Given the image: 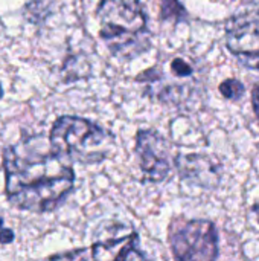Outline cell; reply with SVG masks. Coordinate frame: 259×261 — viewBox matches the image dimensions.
<instances>
[{
	"instance_id": "6da1fadb",
	"label": "cell",
	"mask_w": 259,
	"mask_h": 261,
	"mask_svg": "<svg viewBox=\"0 0 259 261\" xmlns=\"http://www.w3.org/2000/svg\"><path fill=\"white\" fill-rule=\"evenodd\" d=\"M38 145L40 139L32 138L6 148V196L18 210L49 213L72 191L75 173L52 148L43 151Z\"/></svg>"
},
{
	"instance_id": "7a4b0ae2",
	"label": "cell",
	"mask_w": 259,
	"mask_h": 261,
	"mask_svg": "<svg viewBox=\"0 0 259 261\" xmlns=\"http://www.w3.org/2000/svg\"><path fill=\"white\" fill-rule=\"evenodd\" d=\"M99 34L108 49L130 58L140 54L147 38V15L139 0H99Z\"/></svg>"
},
{
	"instance_id": "3957f363",
	"label": "cell",
	"mask_w": 259,
	"mask_h": 261,
	"mask_svg": "<svg viewBox=\"0 0 259 261\" xmlns=\"http://www.w3.org/2000/svg\"><path fill=\"white\" fill-rule=\"evenodd\" d=\"M49 144L52 151L63 159L96 164L108 156L113 136L89 119L61 116L52 125Z\"/></svg>"
},
{
	"instance_id": "277c9868",
	"label": "cell",
	"mask_w": 259,
	"mask_h": 261,
	"mask_svg": "<svg viewBox=\"0 0 259 261\" xmlns=\"http://www.w3.org/2000/svg\"><path fill=\"white\" fill-rule=\"evenodd\" d=\"M171 249L177 261H217L218 232L209 220H191L177 228L171 237Z\"/></svg>"
},
{
	"instance_id": "5b68a950",
	"label": "cell",
	"mask_w": 259,
	"mask_h": 261,
	"mask_svg": "<svg viewBox=\"0 0 259 261\" xmlns=\"http://www.w3.org/2000/svg\"><path fill=\"white\" fill-rule=\"evenodd\" d=\"M226 41L229 50L244 66L259 70V12H247L231 20Z\"/></svg>"
},
{
	"instance_id": "8992f818",
	"label": "cell",
	"mask_w": 259,
	"mask_h": 261,
	"mask_svg": "<svg viewBox=\"0 0 259 261\" xmlns=\"http://www.w3.org/2000/svg\"><path fill=\"white\" fill-rule=\"evenodd\" d=\"M136 153L145 179L162 182L171 171L169 144L154 130H140L136 136Z\"/></svg>"
},
{
	"instance_id": "52a82bcc",
	"label": "cell",
	"mask_w": 259,
	"mask_h": 261,
	"mask_svg": "<svg viewBox=\"0 0 259 261\" xmlns=\"http://www.w3.org/2000/svg\"><path fill=\"white\" fill-rule=\"evenodd\" d=\"M137 240L139 236L134 229L119 223L111 225L95 239L92 248L93 261H124L131 249L137 248Z\"/></svg>"
},
{
	"instance_id": "ba28073f",
	"label": "cell",
	"mask_w": 259,
	"mask_h": 261,
	"mask_svg": "<svg viewBox=\"0 0 259 261\" xmlns=\"http://www.w3.org/2000/svg\"><path fill=\"white\" fill-rule=\"evenodd\" d=\"M177 167L183 177L192 180L194 184L203 187H217L221 177L220 165L202 154H189V156H179L176 159Z\"/></svg>"
},
{
	"instance_id": "9c48e42d",
	"label": "cell",
	"mask_w": 259,
	"mask_h": 261,
	"mask_svg": "<svg viewBox=\"0 0 259 261\" xmlns=\"http://www.w3.org/2000/svg\"><path fill=\"white\" fill-rule=\"evenodd\" d=\"M244 84L238 80H226L221 86H220V92L223 93L224 98L227 99H238L244 95Z\"/></svg>"
},
{
	"instance_id": "30bf717a",
	"label": "cell",
	"mask_w": 259,
	"mask_h": 261,
	"mask_svg": "<svg viewBox=\"0 0 259 261\" xmlns=\"http://www.w3.org/2000/svg\"><path fill=\"white\" fill-rule=\"evenodd\" d=\"M162 2V15L163 18H176L183 12L179 0H160Z\"/></svg>"
},
{
	"instance_id": "8fae6325",
	"label": "cell",
	"mask_w": 259,
	"mask_h": 261,
	"mask_svg": "<svg viewBox=\"0 0 259 261\" xmlns=\"http://www.w3.org/2000/svg\"><path fill=\"white\" fill-rule=\"evenodd\" d=\"M171 70L174 72V75L177 76H189L192 73V67L191 64H188L185 60L182 58H174L171 63Z\"/></svg>"
},
{
	"instance_id": "7c38bea8",
	"label": "cell",
	"mask_w": 259,
	"mask_h": 261,
	"mask_svg": "<svg viewBox=\"0 0 259 261\" xmlns=\"http://www.w3.org/2000/svg\"><path fill=\"white\" fill-rule=\"evenodd\" d=\"M124 261H148L147 260V257L137 249V248H134V249H131L130 252H128V255L125 257V260Z\"/></svg>"
},
{
	"instance_id": "4fadbf2b",
	"label": "cell",
	"mask_w": 259,
	"mask_h": 261,
	"mask_svg": "<svg viewBox=\"0 0 259 261\" xmlns=\"http://www.w3.org/2000/svg\"><path fill=\"white\" fill-rule=\"evenodd\" d=\"M11 242H14V232L11 229H0V243L8 245Z\"/></svg>"
},
{
	"instance_id": "5bb4252c",
	"label": "cell",
	"mask_w": 259,
	"mask_h": 261,
	"mask_svg": "<svg viewBox=\"0 0 259 261\" xmlns=\"http://www.w3.org/2000/svg\"><path fill=\"white\" fill-rule=\"evenodd\" d=\"M252 102H253V109H255V113L259 119V84L256 86V89L253 90V96H252Z\"/></svg>"
},
{
	"instance_id": "9a60e30c",
	"label": "cell",
	"mask_w": 259,
	"mask_h": 261,
	"mask_svg": "<svg viewBox=\"0 0 259 261\" xmlns=\"http://www.w3.org/2000/svg\"><path fill=\"white\" fill-rule=\"evenodd\" d=\"M253 213H256V217H258V222H259V203H256V205L253 206Z\"/></svg>"
},
{
	"instance_id": "2e32d148",
	"label": "cell",
	"mask_w": 259,
	"mask_h": 261,
	"mask_svg": "<svg viewBox=\"0 0 259 261\" xmlns=\"http://www.w3.org/2000/svg\"><path fill=\"white\" fill-rule=\"evenodd\" d=\"M0 229H3V220L0 219Z\"/></svg>"
},
{
	"instance_id": "e0dca14e",
	"label": "cell",
	"mask_w": 259,
	"mask_h": 261,
	"mask_svg": "<svg viewBox=\"0 0 259 261\" xmlns=\"http://www.w3.org/2000/svg\"><path fill=\"white\" fill-rule=\"evenodd\" d=\"M2 95H3V90H2V86H0V98H2Z\"/></svg>"
}]
</instances>
